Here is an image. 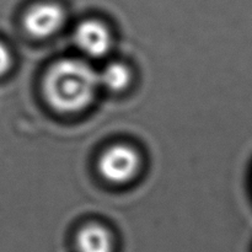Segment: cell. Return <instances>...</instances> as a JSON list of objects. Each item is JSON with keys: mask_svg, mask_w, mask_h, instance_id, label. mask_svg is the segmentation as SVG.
Here are the masks:
<instances>
[{"mask_svg": "<svg viewBox=\"0 0 252 252\" xmlns=\"http://www.w3.org/2000/svg\"><path fill=\"white\" fill-rule=\"evenodd\" d=\"M97 73L86 62L66 58L57 62L44 76L43 91L49 105L63 113L85 110L95 98Z\"/></svg>", "mask_w": 252, "mask_h": 252, "instance_id": "obj_1", "label": "cell"}, {"mask_svg": "<svg viewBox=\"0 0 252 252\" xmlns=\"http://www.w3.org/2000/svg\"><path fill=\"white\" fill-rule=\"evenodd\" d=\"M139 170V154L126 144H116L107 148L98 160V172L106 181L113 185H125L132 181Z\"/></svg>", "mask_w": 252, "mask_h": 252, "instance_id": "obj_2", "label": "cell"}, {"mask_svg": "<svg viewBox=\"0 0 252 252\" xmlns=\"http://www.w3.org/2000/svg\"><path fill=\"white\" fill-rule=\"evenodd\" d=\"M65 22V12L57 2H38L25 14L22 25L33 38L44 39L56 34Z\"/></svg>", "mask_w": 252, "mask_h": 252, "instance_id": "obj_3", "label": "cell"}, {"mask_svg": "<svg viewBox=\"0 0 252 252\" xmlns=\"http://www.w3.org/2000/svg\"><path fill=\"white\" fill-rule=\"evenodd\" d=\"M75 43L89 58H101L112 47L110 29L98 20H85L75 30Z\"/></svg>", "mask_w": 252, "mask_h": 252, "instance_id": "obj_4", "label": "cell"}, {"mask_svg": "<svg viewBox=\"0 0 252 252\" xmlns=\"http://www.w3.org/2000/svg\"><path fill=\"white\" fill-rule=\"evenodd\" d=\"M76 249L78 252H112V236L105 226L90 224L79 231Z\"/></svg>", "mask_w": 252, "mask_h": 252, "instance_id": "obj_5", "label": "cell"}, {"mask_svg": "<svg viewBox=\"0 0 252 252\" xmlns=\"http://www.w3.org/2000/svg\"><path fill=\"white\" fill-rule=\"evenodd\" d=\"M98 86L111 93H120L129 86L132 80L130 69L126 64L113 62L97 73Z\"/></svg>", "mask_w": 252, "mask_h": 252, "instance_id": "obj_6", "label": "cell"}, {"mask_svg": "<svg viewBox=\"0 0 252 252\" xmlns=\"http://www.w3.org/2000/svg\"><path fill=\"white\" fill-rule=\"evenodd\" d=\"M12 65V57L9 48L0 43V76L5 75Z\"/></svg>", "mask_w": 252, "mask_h": 252, "instance_id": "obj_7", "label": "cell"}]
</instances>
